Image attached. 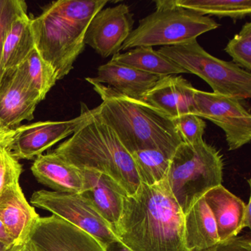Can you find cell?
Masks as SVG:
<instances>
[{
	"label": "cell",
	"instance_id": "5",
	"mask_svg": "<svg viewBox=\"0 0 251 251\" xmlns=\"http://www.w3.org/2000/svg\"><path fill=\"white\" fill-rule=\"evenodd\" d=\"M223 168L220 151L204 140L192 145L182 142L176 148L165 181L183 214L207 192L222 185Z\"/></svg>",
	"mask_w": 251,
	"mask_h": 251
},
{
	"label": "cell",
	"instance_id": "15",
	"mask_svg": "<svg viewBox=\"0 0 251 251\" xmlns=\"http://www.w3.org/2000/svg\"><path fill=\"white\" fill-rule=\"evenodd\" d=\"M39 218L36 210L27 202L20 182L0 194V220L15 245H21L30 239Z\"/></svg>",
	"mask_w": 251,
	"mask_h": 251
},
{
	"label": "cell",
	"instance_id": "33",
	"mask_svg": "<svg viewBox=\"0 0 251 251\" xmlns=\"http://www.w3.org/2000/svg\"><path fill=\"white\" fill-rule=\"evenodd\" d=\"M251 197L248 203H245V211H244L243 222H242V227H251Z\"/></svg>",
	"mask_w": 251,
	"mask_h": 251
},
{
	"label": "cell",
	"instance_id": "34",
	"mask_svg": "<svg viewBox=\"0 0 251 251\" xmlns=\"http://www.w3.org/2000/svg\"><path fill=\"white\" fill-rule=\"evenodd\" d=\"M13 129L6 128L0 125V148L6 145Z\"/></svg>",
	"mask_w": 251,
	"mask_h": 251
},
{
	"label": "cell",
	"instance_id": "20",
	"mask_svg": "<svg viewBox=\"0 0 251 251\" xmlns=\"http://www.w3.org/2000/svg\"><path fill=\"white\" fill-rule=\"evenodd\" d=\"M184 239L188 251H202L220 242L217 226L205 198L184 214Z\"/></svg>",
	"mask_w": 251,
	"mask_h": 251
},
{
	"label": "cell",
	"instance_id": "10",
	"mask_svg": "<svg viewBox=\"0 0 251 251\" xmlns=\"http://www.w3.org/2000/svg\"><path fill=\"white\" fill-rule=\"evenodd\" d=\"M86 118L85 103L81 102L80 114L68 121H46L19 126L13 129L7 149L17 160H32L42 155L67 136L73 135Z\"/></svg>",
	"mask_w": 251,
	"mask_h": 251
},
{
	"label": "cell",
	"instance_id": "4",
	"mask_svg": "<svg viewBox=\"0 0 251 251\" xmlns=\"http://www.w3.org/2000/svg\"><path fill=\"white\" fill-rule=\"evenodd\" d=\"M85 111L83 124L53 152L80 170L110 176L133 195L141 183L131 155L95 108L89 109L85 104Z\"/></svg>",
	"mask_w": 251,
	"mask_h": 251
},
{
	"label": "cell",
	"instance_id": "30",
	"mask_svg": "<svg viewBox=\"0 0 251 251\" xmlns=\"http://www.w3.org/2000/svg\"><path fill=\"white\" fill-rule=\"evenodd\" d=\"M202 251H251V239L250 236H236Z\"/></svg>",
	"mask_w": 251,
	"mask_h": 251
},
{
	"label": "cell",
	"instance_id": "25",
	"mask_svg": "<svg viewBox=\"0 0 251 251\" xmlns=\"http://www.w3.org/2000/svg\"><path fill=\"white\" fill-rule=\"evenodd\" d=\"M33 86L45 99L57 81L55 70L45 61L35 48L21 64Z\"/></svg>",
	"mask_w": 251,
	"mask_h": 251
},
{
	"label": "cell",
	"instance_id": "12",
	"mask_svg": "<svg viewBox=\"0 0 251 251\" xmlns=\"http://www.w3.org/2000/svg\"><path fill=\"white\" fill-rule=\"evenodd\" d=\"M133 13L128 5L120 4L102 9L92 19L86 30L85 45H89L102 58L120 53L133 31Z\"/></svg>",
	"mask_w": 251,
	"mask_h": 251
},
{
	"label": "cell",
	"instance_id": "3",
	"mask_svg": "<svg viewBox=\"0 0 251 251\" xmlns=\"http://www.w3.org/2000/svg\"><path fill=\"white\" fill-rule=\"evenodd\" d=\"M107 0H59L44 7L31 20L36 49L55 70L57 80L67 75L85 48L92 19Z\"/></svg>",
	"mask_w": 251,
	"mask_h": 251
},
{
	"label": "cell",
	"instance_id": "6",
	"mask_svg": "<svg viewBox=\"0 0 251 251\" xmlns=\"http://www.w3.org/2000/svg\"><path fill=\"white\" fill-rule=\"evenodd\" d=\"M154 2L156 10L139 21L138 27L123 44L122 50L138 47L187 43L220 27L209 17L177 7L175 0H156Z\"/></svg>",
	"mask_w": 251,
	"mask_h": 251
},
{
	"label": "cell",
	"instance_id": "24",
	"mask_svg": "<svg viewBox=\"0 0 251 251\" xmlns=\"http://www.w3.org/2000/svg\"><path fill=\"white\" fill-rule=\"evenodd\" d=\"M141 183L152 186L165 179L171 158L158 150H143L130 154Z\"/></svg>",
	"mask_w": 251,
	"mask_h": 251
},
{
	"label": "cell",
	"instance_id": "19",
	"mask_svg": "<svg viewBox=\"0 0 251 251\" xmlns=\"http://www.w3.org/2000/svg\"><path fill=\"white\" fill-rule=\"evenodd\" d=\"M203 197L215 220L220 242L237 236L243 229L245 202L222 185Z\"/></svg>",
	"mask_w": 251,
	"mask_h": 251
},
{
	"label": "cell",
	"instance_id": "17",
	"mask_svg": "<svg viewBox=\"0 0 251 251\" xmlns=\"http://www.w3.org/2000/svg\"><path fill=\"white\" fill-rule=\"evenodd\" d=\"M31 171L39 183L55 192L81 194L84 189L82 170L55 152L38 156L32 165Z\"/></svg>",
	"mask_w": 251,
	"mask_h": 251
},
{
	"label": "cell",
	"instance_id": "18",
	"mask_svg": "<svg viewBox=\"0 0 251 251\" xmlns=\"http://www.w3.org/2000/svg\"><path fill=\"white\" fill-rule=\"evenodd\" d=\"M161 77L108 61L98 67L96 77H86V80L105 85L125 96L142 100Z\"/></svg>",
	"mask_w": 251,
	"mask_h": 251
},
{
	"label": "cell",
	"instance_id": "8",
	"mask_svg": "<svg viewBox=\"0 0 251 251\" xmlns=\"http://www.w3.org/2000/svg\"><path fill=\"white\" fill-rule=\"evenodd\" d=\"M30 202L89 233L105 248L120 241L108 222L81 194L39 190L32 195Z\"/></svg>",
	"mask_w": 251,
	"mask_h": 251
},
{
	"label": "cell",
	"instance_id": "35",
	"mask_svg": "<svg viewBox=\"0 0 251 251\" xmlns=\"http://www.w3.org/2000/svg\"><path fill=\"white\" fill-rule=\"evenodd\" d=\"M106 251H132L128 248L123 245L120 241L110 244L106 248Z\"/></svg>",
	"mask_w": 251,
	"mask_h": 251
},
{
	"label": "cell",
	"instance_id": "32",
	"mask_svg": "<svg viewBox=\"0 0 251 251\" xmlns=\"http://www.w3.org/2000/svg\"><path fill=\"white\" fill-rule=\"evenodd\" d=\"M8 251H37L33 242L29 239L21 245H14L9 248Z\"/></svg>",
	"mask_w": 251,
	"mask_h": 251
},
{
	"label": "cell",
	"instance_id": "11",
	"mask_svg": "<svg viewBox=\"0 0 251 251\" xmlns=\"http://www.w3.org/2000/svg\"><path fill=\"white\" fill-rule=\"evenodd\" d=\"M43 100L21 65L6 70L0 80V125L14 129L24 120H33Z\"/></svg>",
	"mask_w": 251,
	"mask_h": 251
},
{
	"label": "cell",
	"instance_id": "22",
	"mask_svg": "<svg viewBox=\"0 0 251 251\" xmlns=\"http://www.w3.org/2000/svg\"><path fill=\"white\" fill-rule=\"evenodd\" d=\"M110 61L161 77L172 75L189 74L180 66L151 47L133 48L125 53L114 55Z\"/></svg>",
	"mask_w": 251,
	"mask_h": 251
},
{
	"label": "cell",
	"instance_id": "36",
	"mask_svg": "<svg viewBox=\"0 0 251 251\" xmlns=\"http://www.w3.org/2000/svg\"><path fill=\"white\" fill-rule=\"evenodd\" d=\"M12 245H8L3 242H0V251H8Z\"/></svg>",
	"mask_w": 251,
	"mask_h": 251
},
{
	"label": "cell",
	"instance_id": "23",
	"mask_svg": "<svg viewBox=\"0 0 251 251\" xmlns=\"http://www.w3.org/2000/svg\"><path fill=\"white\" fill-rule=\"evenodd\" d=\"M177 7L202 16L242 20L251 14V0H175Z\"/></svg>",
	"mask_w": 251,
	"mask_h": 251
},
{
	"label": "cell",
	"instance_id": "1",
	"mask_svg": "<svg viewBox=\"0 0 251 251\" xmlns=\"http://www.w3.org/2000/svg\"><path fill=\"white\" fill-rule=\"evenodd\" d=\"M114 233L132 251H188L184 214L165 179L152 186L141 183L126 197Z\"/></svg>",
	"mask_w": 251,
	"mask_h": 251
},
{
	"label": "cell",
	"instance_id": "26",
	"mask_svg": "<svg viewBox=\"0 0 251 251\" xmlns=\"http://www.w3.org/2000/svg\"><path fill=\"white\" fill-rule=\"evenodd\" d=\"M225 51L231 57L238 67L251 73V23L244 25L240 32L229 41Z\"/></svg>",
	"mask_w": 251,
	"mask_h": 251
},
{
	"label": "cell",
	"instance_id": "9",
	"mask_svg": "<svg viewBox=\"0 0 251 251\" xmlns=\"http://www.w3.org/2000/svg\"><path fill=\"white\" fill-rule=\"evenodd\" d=\"M192 114L223 130L229 151L251 142V115L239 100L195 89Z\"/></svg>",
	"mask_w": 251,
	"mask_h": 251
},
{
	"label": "cell",
	"instance_id": "28",
	"mask_svg": "<svg viewBox=\"0 0 251 251\" xmlns=\"http://www.w3.org/2000/svg\"><path fill=\"white\" fill-rule=\"evenodd\" d=\"M182 141L187 145H195L203 140L205 121L193 114H186L173 120Z\"/></svg>",
	"mask_w": 251,
	"mask_h": 251
},
{
	"label": "cell",
	"instance_id": "27",
	"mask_svg": "<svg viewBox=\"0 0 251 251\" xmlns=\"http://www.w3.org/2000/svg\"><path fill=\"white\" fill-rule=\"evenodd\" d=\"M27 11V4L23 0H0V80L2 75V54L7 33L16 17Z\"/></svg>",
	"mask_w": 251,
	"mask_h": 251
},
{
	"label": "cell",
	"instance_id": "7",
	"mask_svg": "<svg viewBox=\"0 0 251 251\" xmlns=\"http://www.w3.org/2000/svg\"><path fill=\"white\" fill-rule=\"evenodd\" d=\"M163 55L208 83L213 93L239 100L251 97V74L233 62L210 55L197 39L187 43L162 47Z\"/></svg>",
	"mask_w": 251,
	"mask_h": 251
},
{
	"label": "cell",
	"instance_id": "31",
	"mask_svg": "<svg viewBox=\"0 0 251 251\" xmlns=\"http://www.w3.org/2000/svg\"><path fill=\"white\" fill-rule=\"evenodd\" d=\"M0 242H3L8 245H15L14 239L10 236L6 227L1 220H0Z\"/></svg>",
	"mask_w": 251,
	"mask_h": 251
},
{
	"label": "cell",
	"instance_id": "16",
	"mask_svg": "<svg viewBox=\"0 0 251 251\" xmlns=\"http://www.w3.org/2000/svg\"><path fill=\"white\" fill-rule=\"evenodd\" d=\"M195 89L181 76L172 75L161 77L142 101L174 120L183 114H192Z\"/></svg>",
	"mask_w": 251,
	"mask_h": 251
},
{
	"label": "cell",
	"instance_id": "14",
	"mask_svg": "<svg viewBox=\"0 0 251 251\" xmlns=\"http://www.w3.org/2000/svg\"><path fill=\"white\" fill-rule=\"evenodd\" d=\"M81 170L84 180L81 195L90 201L114 232L121 217L124 199L128 193L107 175L95 170Z\"/></svg>",
	"mask_w": 251,
	"mask_h": 251
},
{
	"label": "cell",
	"instance_id": "2",
	"mask_svg": "<svg viewBox=\"0 0 251 251\" xmlns=\"http://www.w3.org/2000/svg\"><path fill=\"white\" fill-rule=\"evenodd\" d=\"M88 82L102 100L95 111L129 153L158 150L172 158L183 141L171 118L143 101L125 96L105 85Z\"/></svg>",
	"mask_w": 251,
	"mask_h": 251
},
{
	"label": "cell",
	"instance_id": "29",
	"mask_svg": "<svg viewBox=\"0 0 251 251\" xmlns=\"http://www.w3.org/2000/svg\"><path fill=\"white\" fill-rule=\"evenodd\" d=\"M7 144L0 148V194L8 186L20 182L23 172V166L8 152Z\"/></svg>",
	"mask_w": 251,
	"mask_h": 251
},
{
	"label": "cell",
	"instance_id": "21",
	"mask_svg": "<svg viewBox=\"0 0 251 251\" xmlns=\"http://www.w3.org/2000/svg\"><path fill=\"white\" fill-rule=\"evenodd\" d=\"M31 20L27 11H25L17 16L11 23L4 42L2 73L21 65L36 48Z\"/></svg>",
	"mask_w": 251,
	"mask_h": 251
},
{
	"label": "cell",
	"instance_id": "13",
	"mask_svg": "<svg viewBox=\"0 0 251 251\" xmlns=\"http://www.w3.org/2000/svg\"><path fill=\"white\" fill-rule=\"evenodd\" d=\"M30 239L37 251H106L93 236L55 215L40 217Z\"/></svg>",
	"mask_w": 251,
	"mask_h": 251
}]
</instances>
